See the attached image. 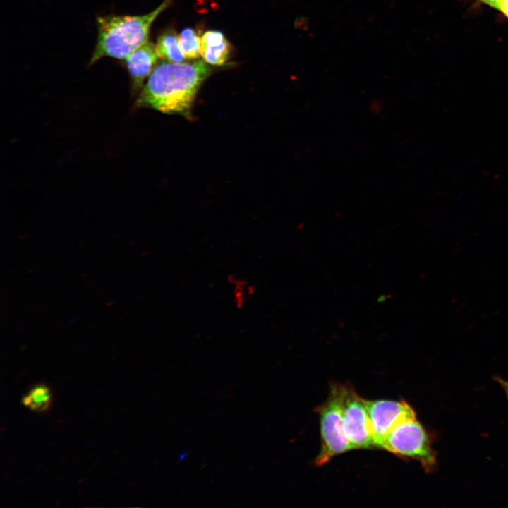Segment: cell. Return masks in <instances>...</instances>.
<instances>
[{
    "instance_id": "cell-1",
    "label": "cell",
    "mask_w": 508,
    "mask_h": 508,
    "mask_svg": "<svg viewBox=\"0 0 508 508\" xmlns=\"http://www.w3.org/2000/svg\"><path fill=\"white\" fill-rule=\"evenodd\" d=\"M212 71L210 64L203 60L182 63L164 61L156 66L143 85L136 107L190 119L197 94Z\"/></svg>"
},
{
    "instance_id": "cell-2",
    "label": "cell",
    "mask_w": 508,
    "mask_h": 508,
    "mask_svg": "<svg viewBox=\"0 0 508 508\" xmlns=\"http://www.w3.org/2000/svg\"><path fill=\"white\" fill-rule=\"evenodd\" d=\"M173 1L164 0L155 9L144 15L98 17L97 42L90 64L106 56L126 59L148 42L153 22Z\"/></svg>"
},
{
    "instance_id": "cell-3",
    "label": "cell",
    "mask_w": 508,
    "mask_h": 508,
    "mask_svg": "<svg viewBox=\"0 0 508 508\" xmlns=\"http://www.w3.org/2000/svg\"><path fill=\"white\" fill-rule=\"evenodd\" d=\"M382 449L399 457L418 461L428 473L437 466L431 436L416 417L397 424L387 436Z\"/></svg>"
},
{
    "instance_id": "cell-4",
    "label": "cell",
    "mask_w": 508,
    "mask_h": 508,
    "mask_svg": "<svg viewBox=\"0 0 508 508\" xmlns=\"http://www.w3.org/2000/svg\"><path fill=\"white\" fill-rule=\"evenodd\" d=\"M343 385H331L327 400L318 409L322 440L321 449L315 460L318 466H323L339 454L354 449L343 430Z\"/></svg>"
},
{
    "instance_id": "cell-5",
    "label": "cell",
    "mask_w": 508,
    "mask_h": 508,
    "mask_svg": "<svg viewBox=\"0 0 508 508\" xmlns=\"http://www.w3.org/2000/svg\"><path fill=\"white\" fill-rule=\"evenodd\" d=\"M365 400L350 385H344L341 404L343 430L354 449L377 448Z\"/></svg>"
},
{
    "instance_id": "cell-6",
    "label": "cell",
    "mask_w": 508,
    "mask_h": 508,
    "mask_svg": "<svg viewBox=\"0 0 508 508\" xmlns=\"http://www.w3.org/2000/svg\"><path fill=\"white\" fill-rule=\"evenodd\" d=\"M377 448H381L390 431L400 422L416 418L413 409L404 400H365Z\"/></svg>"
},
{
    "instance_id": "cell-7",
    "label": "cell",
    "mask_w": 508,
    "mask_h": 508,
    "mask_svg": "<svg viewBox=\"0 0 508 508\" xmlns=\"http://www.w3.org/2000/svg\"><path fill=\"white\" fill-rule=\"evenodd\" d=\"M159 58L155 44L147 42L126 59V65L134 92H140L145 78L149 77L157 65Z\"/></svg>"
},
{
    "instance_id": "cell-8",
    "label": "cell",
    "mask_w": 508,
    "mask_h": 508,
    "mask_svg": "<svg viewBox=\"0 0 508 508\" xmlns=\"http://www.w3.org/2000/svg\"><path fill=\"white\" fill-rule=\"evenodd\" d=\"M231 54V44L219 30H207L201 37L200 56L210 66L224 65Z\"/></svg>"
},
{
    "instance_id": "cell-9",
    "label": "cell",
    "mask_w": 508,
    "mask_h": 508,
    "mask_svg": "<svg viewBox=\"0 0 508 508\" xmlns=\"http://www.w3.org/2000/svg\"><path fill=\"white\" fill-rule=\"evenodd\" d=\"M155 46L159 57L164 61L182 63L186 60L180 47L179 37L174 29H167L162 33Z\"/></svg>"
},
{
    "instance_id": "cell-10",
    "label": "cell",
    "mask_w": 508,
    "mask_h": 508,
    "mask_svg": "<svg viewBox=\"0 0 508 508\" xmlns=\"http://www.w3.org/2000/svg\"><path fill=\"white\" fill-rule=\"evenodd\" d=\"M231 287L232 300L238 310L243 309L253 299L255 294V286L247 279L236 274H230L226 278Z\"/></svg>"
},
{
    "instance_id": "cell-11",
    "label": "cell",
    "mask_w": 508,
    "mask_h": 508,
    "mask_svg": "<svg viewBox=\"0 0 508 508\" xmlns=\"http://www.w3.org/2000/svg\"><path fill=\"white\" fill-rule=\"evenodd\" d=\"M52 393L44 384L33 386L23 397L24 406L35 412H45L51 406Z\"/></svg>"
},
{
    "instance_id": "cell-12",
    "label": "cell",
    "mask_w": 508,
    "mask_h": 508,
    "mask_svg": "<svg viewBox=\"0 0 508 508\" xmlns=\"http://www.w3.org/2000/svg\"><path fill=\"white\" fill-rule=\"evenodd\" d=\"M181 49L188 60H194L200 56L201 37L192 28H184L179 36Z\"/></svg>"
},
{
    "instance_id": "cell-13",
    "label": "cell",
    "mask_w": 508,
    "mask_h": 508,
    "mask_svg": "<svg viewBox=\"0 0 508 508\" xmlns=\"http://www.w3.org/2000/svg\"><path fill=\"white\" fill-rule=\"evenodd\" d=\"M498 11L508 18V0H498Z\"/></svg>"
},
{
    "instance_id": "cell-14",
    "label": "cell",
    "mask_w": 508,
    "mask_h": 508,
    "mask_svg": "<svg viewBox=\"0 0 508 508\" xmlns=\"http://www.w3.org/2000/svg\"><path fill=\"white\" fill-rule=\"evenodd\" d=\"M495 380L498 382V384L504 389L505 394L507 396V400H508V381L506 380H504L500 377H495Z\"/></svg>"
},
{
    "instance_id": "cell-15",
    "label": "cell",
    "mask_w": 508,
    "mask_h": 508,
    "mask_svg": "<svg viewBox=\"0 0 508 508\" xmlns=\"http://www.w3.org/2000/svg\"><path fill=\"white\" fill-rule=\"evenodd\" d=\"M498 10V0H476Z\"/></svg>"
},
{
    "instance_id": "cell-16",
    "label": "cell",
    "mask_w": 508,
    "mask_h": 508,
    "mask_svg": "<svg viewBox=\"0 0 508 508\" xmlns=\"http://www.w3.org/2000/svg\"><path fill=\"white\" fill-rule=\"evenodd\" d=\"M187 453L181 452L179 459L180 461H182L183 459L186 457Z\"/></svg>"
}]
</instances>
